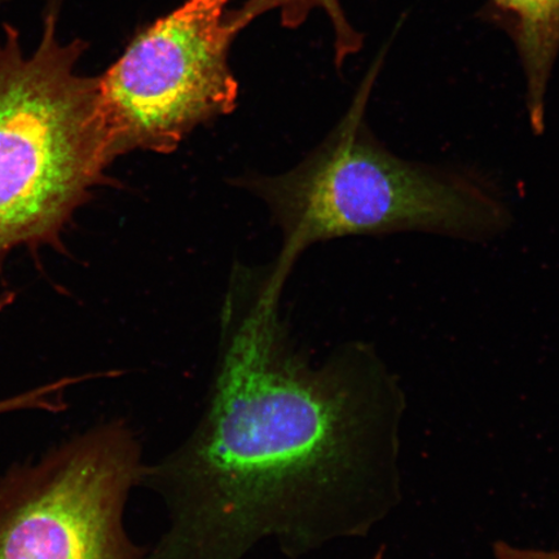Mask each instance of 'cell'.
<instances>
[{
	"instance_id": "obj_1",
	"label": "cell",
	"mask_w": 559,
	"mask_h": 559,
	"mask_svg": "<svg viewBox=\"0 0 559 559\" xmlns=\"http://www.w3.org/2000/svg\"><path fill=\"white\" fill-rule=\"evenodd\" d=\"M278 300L226 310L204 409L183 442L144 465L166 510L145 559H242L274 540L297 558L367 536L402 500L405 394L372 345L314 366Z\"/></svg>"
},
{
	"instance_id": "obj_2",
	"label": "cell",
	"mask_w": 559,
	"mask_h": 559,
	"mask_svg": "<svg viewBox=\"0 0 559 559\" xmlns=\"http://www.w3.org/2000/svg\"><path fill=\"white\" fill-rule=\"evenodd\" d=\"M381 61L317 150L275 177L237 180L265 202L284 237L264 288L280 296L298 255L318 242L348 236L423 233L487 241L512 226L499 187L477 173L395 155L366 120Z\"/></svg>"
},
{
	"instance_id": "obj_3",
	"label": "cell",
	"mask_w": 559,
	"mask_h": 559,
	"mask_svg": "<svg viewBox=\"0 0 559 559\" xmlns=\"http://www.w3.org/2000/svg\"><path fill=\"white\" fill-rule=\"evenodd\" d=\"M41 17L27 48L0 23V263L25 247L61 249L74 213L115 163L99 109V75H83L88 44Z\"/></svg>"
},
{
	"instance_id": "obj_4",
	"label": "cell",
	"mask_w": 559,
	"mask_h": 559,
	"mask_svg": "<svg viewBox=\"0 0 559 559\" xmlns=\"http://www.w3.org/2000/svg\"><path fill=\"white\" fill-rule=\"evenodd\" d=\"M230 0H186L139 33L99 74V109L115 156L171 153L199 126L233 114L239 82L229 53L239 37Z\"/></svg>"
},
{
	"instance_id": "obj_5",
	"label": "cell",
	"mask_w": 559,
	"mask_h": 559,
	"mask_svg": "<svg viewBox=\"0 0 559 559\" xmlns=\"http://www.w3.org/2000/svg\"><path fill=\"white\" fill-rule=\"evenodd\" d=\"M145 461L116 419L0 480V559H145L124 527Z\"/></svg>"
},
{
	"instance_id": "obj_6",
	"label": "cell",
	"mask_w": 559,
	"mask_h": 559,
	"mask_svg": "<svg viewBox=\"0 0 559 559\" xmlns=\"http://www.w3.org/2000/svg\"><path fill=\"white\" fill-rule=\"evenodd\" d=\"M488 10L512 35L519 50L530 126L542 135L550 74L559 52V0H489Z\"/></svg>"
},
{
	"instance_id": "obj_7",
	"label": "cell",
	"mask_w": 559,
	"mask_h": 559,
	"mask_svg": "<svg viewBox=\"0 0 559 559\" xmlns=\"http://www.w3.org/2000/svg\"><path fill=\"white\" fill-rule=\"evenodd\" d=\"M313 11H323L331 21L334 34L335 66L342 68L348 56L361 50L365 38L354 29L345 15L341 0H243L237 9L228 10V23L241 33L258 17L276 12L284 27L297 29Z\"/></svg>"
},
{
	"instance_id": "obj_8",
	"label": "cell",
	"mask_w": 559,
	"mask_h": 559,
	"mask_svg": "<svg viewBox=\"0 0 559 559\" xmlns=\"http://www.w3.org/2000/svg\"><path fill=\"white\" fill-rule=\"evenodd\" d=\"M48 404H50L48 390L45 386H39L27 391V393L0 401V415L20 409H47Z\"/></svg>"
},
{
	"instance_id": "obj_9",
	"label": "cell",
	"mask_w": 559,
	"mask_h": 559,
	"mask_svg": "<svg viewBox=\"0 0 559 559\" xmlns=\"http://www.w3.org/2000/svg\"><path fill=\"white\" fill-rule=\"evenodd\" d=\"M493 554L496 559H559V551L521 548L500 540L493 544Z\"/></svg>"
},
{
	"instance_id": "obj_10",
	"label": "cell",
	"mask_w": 559,
	"mask_h": 559,
	"mask_svg": "<svg viewBox=\"0 0 559 559\" xmlns=\"http://www.w3.org/2000/svg\"><path fill=\"white\" fill-rule=\"evenodd\" d=\"M384 554H386V550H384V548H380L379 551H377V554L370 558V559H384Z\"/></svg>"
}]
</instances>
